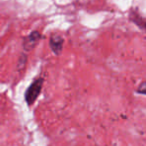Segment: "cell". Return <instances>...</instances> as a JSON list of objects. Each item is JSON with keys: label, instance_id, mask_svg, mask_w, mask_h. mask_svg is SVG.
<instances>
[{"label": "cell", "instance_id": "cell-3", "mask_svg": "<svg viewBox=\"0 0 146 146\" xmlns=\"http://www.w3.org/2000/svg\"><path fill=\"white\" fill-rule=\"evenodd\" d=\"M63 43H64V39L62 36L58 34H54L50 37L49 39V46H50L51 50L53 51L55 55H60L63 49Z\"/></svg>", "mask_w": 146, "mask_h": 146}, {"label": "cell", "instance_id": "cell-5", "mask_svg": "<svg viewBox=\"0 0 146 146\" xmlns=\"http://www.w3.org/2000/svg\"><path fill=\"white\" fill-rule=\"evenodd\" d=\"M137 93H139V94H142V95H144V94L146 93V83L145 82H141L140 83V85H139V87L137 88Z\"/></svg>", "mask_w": 146, "mask_h": 146}, {"label": "cell", "instance_id": "cell-1", "mask_svg": "<svg viewBox=\"0 0 146 146\" xmlns=\"http://www.w3.org/2000/svg\"><path fill=\"white\" fill-rule=\"evenodd\" d=\"M43 82L44 79L42 77H38L35 80H33L32 83L29 85V87L26 89L24 94V100L28 106H31L36 101L37 97L41 93V90L43 87Z\"/></svg>", "mask_w": 146, "mask_h": 146}, {"label": "cell", "instance_id": "cell-2", "mask_svg": "<svg viewBox=\"0 0 146 146\" xmlns=\"http://www.w3.org/2000/svg\"><path fill=\"white\" fill-rule=\"evenodd\" d=\"M41 39V34L38 31H32L28 36H26L23 40V49L26 52H29L38 44L39 40Z\"/></svg>", "mask_w": 146, "mask_h": 146}, {"label": "cell", "instance_id": "cell-4", "mask_svg": "<svg viewBox=\"0 0 146 146\" xmlns=\"http://www.w3.org/2000/svg\"><path fill=\"white\" fill-rule=\"evenodd\" d=\"M26 61H27V56L24 53H22L18 59V68H24Z\"/></svg>", "mask_w": 146, "mask_h": 146}]
</instances>
